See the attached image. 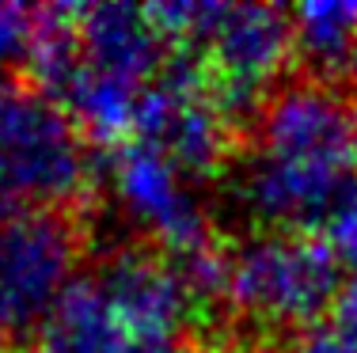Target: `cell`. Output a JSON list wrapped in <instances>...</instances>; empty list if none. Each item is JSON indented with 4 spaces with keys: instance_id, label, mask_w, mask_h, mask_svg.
Here are the masks:
<instances>
[{
    "instance_id": "obj_1",
    "label": "cell",
    "mask_w": 357,
    "mask_h": 353,
    "mask_svg": "<svg viewBox=\"0 0 357 353\" xmlns=\"http://www.w3.org/2000/svg\"><path fill=\"white\" fill-rule=\"evenodd\" d=\"M357 111L319 77L285 80L255 114V145L240 167V205L262 232L319 228L354 187Z\"/></svg>"
},
{
    "instance_id": "obj_2",
    "label": "cell",
    "mask_w": 357,
    "mask_h": 353,
    "mask_svg": "<svg viewBox=\"0 0 357 353\" xmlns=\"http://www.w3.org/2000/svg\"><path fill=\"white\" fill-rule=\"evenodd\" d=\"M96 187L91 141L46 88L0 72V205H80Z\"/></svg>"
},
{
    "instance_id": "obj_3",
    "label": "cell",
    "mask_w": 357,
    "mask_h": 353,
    "mask_svg": "<svg viewBox=\"0 0 357 353\" xmlns=\"http://www.w3.org/2000/svg\"><path fill=\"white\" fill-rule=\"evenodd\" d=\"M342 262L319 235L259 232L228 251L225 308L259 334H308L342 292Z\"/></svg>"
},
{
    "instance_id": "obj_4",
    "label": "cell",
    "mask_w": 357,
    "mask_h": 353,
    "mask_svg": "<svg viewBox=\"0 0 357 353\" xmlns=\"http://www.w3.org/2000/svg\"><path fill=\"white\" fill-rule=\"evenodd\" d=\"M84 232L57 209L0 205V338H35L73 285Z\"/></svg>"
},
{
    "instance_id": "obj_5",
    "label": "cell",
    "mask_w": 357,
    "mask_h": 353,
    "mask_svg": "<svg viewBox=\"0 0 357 353\" xmlns=\"http://www.w3.org/2000/svg\"><path fill=\"white\" fill-rule=\"evenodd\" d=\"M190 54L202 61L225 114L248 122L282 88V72L296 54L293 19L270 4H220L206 38Z\"/></svg>"
},
{
    "instance_id": "obj_6",
    "label": "cell",
    "mask_w": 357,
    "mask_h": 353,
    "mask_svg": "<svg viewBox=\"0 0 357 353\" xmlns=\"http://www.w3.org/2000/svg\"><path fill=\"white\" fill-rule=\"evenodd\" d=\"M133 141L160 148L186 175H213L232 156L236 122L209 91L202 61L190 49H172L164 77L144 91Z\"/></svg>"
},
{
    "instance_id": "obj_7",
    "label": "cell",
    "mask_w": 357,
    "mask_h": 353,
    "mask_svg": "<svg viewBox=\"0 0 357 353\" xmlns=\"http://www.w3.org/2000/svg\"><path fill=\"white\" fill-rule=\"evenodd\" d=\"M110 182H114V194L122 201L126 217L149 240H156L152 243L156 251L172 258H186L213 247L209 217L194 187L186 182V171L172 164L160 148L144 145V141H130V145L114 148Z\"/></svg>"
},
{
    "instance_id": "obj_8",
    "label": "cell",
    "mask_w": 357,
    "mask_h": 353,
    "mask_svg": "<svg viewBox=\"0 0 357 353\" xmlns=\"http://www.w3.org/2000/svg\"><path fill=\"white\" fill-rule=\"evenodd\" d=\"M96 281L137 346H172L198 312L178 262L164 251L122 247L103 262Z\"/></svg>"
},
{
    "instance_id": "obj_9",
    "label": "cell",
    "mask_w": 357,
    "mask_h": 353,
    "mask_svg": "<svg viewBox=\"0 0 357 353\" xmlns=\"http://www.w3.org/2000/svg\"><path fill=\"white\" fill-rule=\"evenodd\" d=\"M167 61H172V46L144 8L76 4V65L80 69L149 91L164 77Z\"/></svg>"
},
{
    "instance_id": "obj_10",
    "label": "cell",
    "mask_w": 357,
    "mask_h": 353,
    "mask_svg": "<svg viewBox=\"0 0 357 353\" xmlns=\"http://www.w3.org/2000/svg\"><path fill=\"white\" fill-rule=\"evenodd\" d=\"M27 353H137L96 277L73 281L31 338Z\"/></svg>"
},
{
    "instance_id": "obj_11",
    "label": "cell",
    "mask_w": 357,
    "mask_h": 353,
    "mask_svg": "<svg viewBox=\"0 0 357 353\" xmlns=\"http://www.w3.org/2000/svg\"><path fill=\"white\" fill-rule=\"evenodd\" d=\"M293 19V46L308 57L312 77L331 80L338 69L357 65V4L327 0V4H301L289 12Z\"/></svg>"
},
{
    "instance_id": "obj_12",
    "label": "cell",
    "mask_w": 357,
    "mask_h": 353,
    "mask_svg": "<svg viewBox=\"0 0 357 353\" xmlns=\"http://www.w3.org/2000/svg\"><path fill=\"white\" fill-rule=\"evenodd\" d=\"M319 240L327 243V251L338 258L342 266L357 270V187H350L338 205L327 213V221L319 224Z\"/></svg>"
},
{
    "instance_id": "obj_13",
    "label": "cell",
    "mask_w": 357,
    "mask_h": 353,
    "mask_svg": "<svg viewBox=\"0 0 357 353\" xmlns=\"http://www.w3.org/2000/svg\"><path fill=\"white\" fill-rule=\"evenodd\" d=\"M35 23H38V12H27L20 4H0V69L12 65L15 57H31Z\"/></svg>"
},
{
    "instance_id": "obj_14",
    "label": "cell",
    "mask_w": 357,
    "mask_h": 353,
    "mask_svg": "<svg viewBox=\"0 0 357 353\" xmlns=\"http://www.w3.org/2000/svg\"><path fill=\"white\" fill-rule=\"evenodd\" d=\"M289 353H357V346H354V342H346L331 323H319L316 331L301 334Z\"/></svg>"
},
{
    "instance_id": "obj_15",
    "label": "cell",
    "mask_w": 357,
    "mask_h": 353,
    "mask_svg": "<svg viewBox=\"0 0 357 353\" xmlns=\"http://www.w3.org/2000/svg\"><path fill=\"white\" fill-rule=\"evenodd\" d=\"M331 327H335L346 342L357 346V274L342 285V292H338L335 308H331Z\"/></svg>"
},
{
    "instance_id": "obj_16",
    "label": "cell",
    "mask_w": 357,
    "mask_h": 353,
    "mask_svg": "<svg viewBox=\"0 0 357 353\" xmlns=\"http://www.w3.org/2000/svg\"><path fill=\"white\" fill-rule=\"evenodd\" d=\"M137 353H183V346H137Z\"/></svg>"
},
{
    "instance_id": "obj_17",
    "label": "cell",
    "mask_w": 357,
    "mask_h": 353,
    "mask_svg": "<svg viewBox=\"0 0 357 353\" xmlns=\"http://www.w3.org/2000/svg\"><path fill=\"white\" fill-rule=\"evenodd\" d=\"M0 353H4V350H0Z\"/></svg>"
}]
</instances>
